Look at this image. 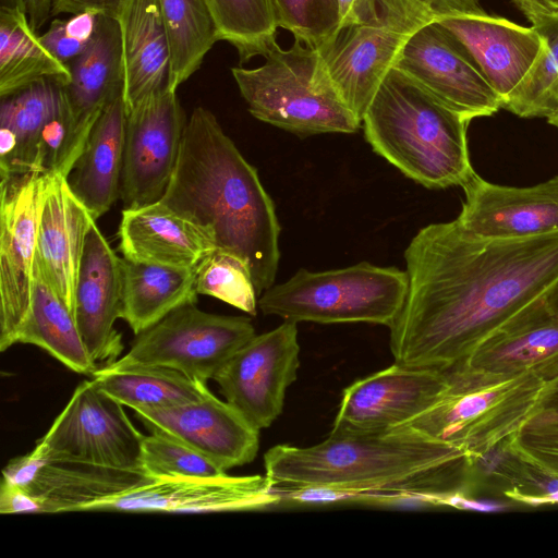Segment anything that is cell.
<instances>
[{"instance_id":"6da1fadb","label":"cell","mask_w":558,"mask_h":558,"mask_svg":"<svg viewBox=\"0 0 558 558\" xmlns=\"http://www.w3.org/2000/svg\"><path fill=\"white\" fill-rule=\"evenodd\" d=\"M404 258L408 294L389 328L395 363L450 371L558 279V231L485 238L454 219L422 228Z\"/></svg>"},{"instance_id":"7a4b0ae2","label":"cell","mask_w":558,"mask_h":558,"mask_svg":"<svg viewBox=\"0 0 558 558\" xmlns=\"http://www.w3.org/2000/svg\"><path fill=\"white\" fill-rule=\"evenodd\" d=\"M274 486L340 489L343 501L444 505L476 490L472 458L461 448L400 426L385 432L331 429L311 447L277 445L264 456Z\"/></svg>"},{"instance_id":"3957f363","label":"cell","mask_w":558,"mask_h":558,"mask_svg":"<svg viewBox=\"0 0 558 558\" xmlns=\"http://www.w3.org/2000/svg\"><path fill=\"white\" fill-rule=\"evenodd\" d=\"M160 202L243 260L258 295L274 286L280 257L274 202L209 109L195 107L187 119Z\"/></svg>"},{"instance_id":"277c9868","label":"cell","mask_w":558,"mask_h":558,"mask_svg":"<svg viewBox=\"0 0 558 558\" xmlns=\"http://www.w3.org/2000/svg\"><path fill=\"white\" fill-rule=\"evenodd\" d=\"M373 150L427 189L463 186L475 173L469 121L392 68L362 120Z\"/></svg>"},{"instance_id":"5b68a950","label":"cell","mask_w":558,"mask_h":558,"mask_svg":"<svg viewBox=\"0 0 558 558\" xmlns=\"http://www.w3.org/2000/svg\"><path fill=\"white\" fill-rule=\"evenodd\" d=\"M437 401L403 426L459 447L472 460L512 438L538 410L547 383L532 373H493L469 366L445 371Z\"/></svg>"},{"instance_id":"8992f818","label":"cell","mask_w":558,"mask_h":558,"mask_svg":"<svg viewBox=\"0 0 558 558\" xmlns=\"http://www.w3.org/2000/svg\"><path fill=\"white\" fill-rule=\"evenodd\" d=\"M264 58L257 68L231 69L253 117L299 136L360 129L316 48L298 39L288 49L276 43Z\"/></svg>"},{"instance_id":"52a82bcc","label":"cell","mask_w":558,"mask_h":558,"mask_svg":"<svg viewBox=\"0 0 558 558\" xmlns=\"http://www.w3.org/2000/svg\"><path fill=\"white\" fill-rule=\"evenodd\" d=\"M408 288L407 271L367 262L318 272L300 269L264 291L258 308L295 323H373L390 328Z\"/></svg>"},{"instance_id":"ba28073f","label":"cell","mask_w":558,"mask_h":558,"mask_svg":"<svg viewBox=\"0 0 558 558\" xmlns=\"http://www.w3.org/2000/svg\"><path fill=\"white\" fill-rule=\"evenodd\" d=\"M248 317L207 313L186 304L136 335L114 365L147 364L177 369L207 384L255 336Z\"/></svg>"},{"instance_id":"9c48e42d","label":"cell","mask_w":558,"mask_h":558,"mask_svg":"<svg viewBox=\"0 0 558 558\" xmlns=\"http://www.w3.org/2000/svg\"><path fill=\"white\" fill-rule=\"evenodd\" d=\"M123 407L93 378L83 380L29 453L38 459L142 470L144 435Z\"/></svg>"},{"instance_id":"30bf717a","label":"cell","mask_w":558,"mask_h":558,"mask_svg":"<svg viewBox=\"0 0 558 558\" xmlns=\"http://www.w3.org/2000/svg\"><path fill=\"white\" fill-rule=\"evenodd\" d=\"M46 174L1 177L0 183V350L16 343L29 311L37 226Z\"/></svg>"},{"instance_id":"8fae6325","label":"cell","mask_w":558,"mask_h":558,"mask_svg":"<svg viewBox=\"0 0 558 558\" xmlns=\"http://www.w3.org/2000/svg\"><path fill=\"white\" fill-rule=\"evenodd\" d=\"M393 68L469 122L502 109L472 57L438 21L423 24L408 37Z\"/></svg>"},{"instance_id":"7c38bea8","label":"cell","mask_w":558,"mask_h":558,"mask_svg":"<svg viewBox=\"0 0 558 558\" xmlns=\"http://www.w3.org/2000/svg\"><path fill=\"white\" fill-rule=\"evenodd\" d=\"M298 323L255 335L218 371L214 380L226 400L256 428L269 427L281 414L287 388L300 366Z\"/></svg>"},{"instance_id":"4fadbf2b","label":"cell","mask_w":558,"mask_h":558,"mask_svg":"<svg viewBox=\"0 0 558 558\" xmlns=\"http://www.w3.org/2000/svg\"><path fill=\"white\" fill-rule=\"evenodd\" d=\"M187 119L165 87L126 113L120 198L124 208L158 202L173 173Z\"/></svg>"},{"instance_id":"5bb4252c","label":"cell","mask_w":558,"mask_h":558,"mask_svg":"<svg viewBox=\"0 0 558 558\" xmlns=\"http://www.w3.org/2000/svg\"><path fill=\"white\" fill-rule=\"evenodd\" d=\"M420 26L381 14L339 27L316 48L337 92L361 123L402 46Z\"/></svg>"},{"instance_id":"9a60e30c","label":"cell","mask_w":558,"mask_h":558,"mask_svg":"<svg viewBox=\"0 0 558 558\" xmlns=\"http://www.w3.org/2000/svg\"><path fill=\"white\" fill-rule=\"evenodd\" d=\"M2 478L27 493L38 513L89 511L102 500L155 481L142 470L38 459L31 453L9 461Z\"/></svg>"},{"instance_id":"2e32d148","label":"cell","mask_w":558,"mask_h":558,"mask_svg":"<svg viewBox=\"0 0 558 558\" xmlns=\"http://www.w3.org/2000/svg\"><path fill=\"white\" fill-rule=\"evenodd\" d=\"M447 384L445 371L395 363L343 390L331 429L385 432L403 426L428 410Z\"/></svg>"},{"instance_id":"e0dca14e","label":"cell","mask_w":558,"mask_h":558,"mask_svg":"<svg viewBox=\"0 0 558 558\" xmlns=\"http://www.w3.org/2000/svg\"><path fill=\"white\" fill-rule=\"evenodd\" d=\"M265 475L172 476L96 504L93 510L205 513L262 509L280 504Z\"/></svg>"},{"instance_id":"ac0fdd59","label":"cell","mask_w":558,"mask_h":558,"mask_svg":"<svg viewBox=\"0 0 558 558\" xmlns=\"http://www.w3.org/2000/svg\"><path fill=\"white\" fill-rule=\"evenodd\" d=\"M134 412L150 433L183 442L226 471L252 462L258 451L259 429L211 392L197 401Z\"/></svg>"},{"instance_id":"d6986e66","label":"cell","mask_w":558,"mask_h":558,"mask_svg":"<svg viewBox=\"0 0 558 558\" xmlns=\"http://www.w3.org/2000/svg\"><path fill=\"white\" fill-rule=\"evenodd\" d=\"M122 316V258L99 230L90 226L74 291V318L83 343L98 366L116 362L123 351L114 328Z\"/></svg>"},{"instance_id":"ffe728a7","label":"cell","mask_w":558,"mask_h":558,"mask_svg":"<svg viewBox=\"0 0 558 558\" xmlns=\"http://www.w3.org/2000/svg\"><path fill=\"white\" fill-rule=\"evenodd\" d=\"M462 189L465 199L457 219L477 235L520 239L558 231V175L517 187L474 173Z\"/></svg>"},{"instance_id":"44dd1931","label":"cell","mask_w":558,"mask_h":558,"mask_svg":"<svg viewBox=\"0 0 558 558\" xmlns=\"http://www.w3.org/2000/svg\"><path fill=\"white\" fill-rule=\"evenodd\" d=\"M437 21L465 48L502 106L546 48V39L535 26H522L486 12Z\"/></svg>"},{"instance_id":"7402d4cb","label":"cell","mask_w":558,"mask_h":558,"mask_svg":"<svg viewBox=\"0 0 558 558\" xmlns=\"http://www.w3.org/2000/svg\"><path fill=\"white\" fill-rule=\"evenodd\" d=\"M96 221L73 193L68 177L46 174L34 265L74 314V291L86 235Z\"/></svg>"},{"instance_id":"603a6c76","label":"cell","mask_w":558,"mask_h":558,"mask_svg":"<svg viewBox=\"0 0 558 558\" xmlns=\"http://www.w3.org/2000/svg\"><path fill=\"white\" fill-rule=\"evenodd\" d=\"M462 366L507 375L532 373L547 384L557 380L558 316L544 295L538 298L488 336Z\"/></svg>"},{"instance_id":"cb8c5ba5","label":"cell","mask_w":558,"mask_h":558,"mask_svg":"<svg viewBox=\"0 0 558 558\" xmlns=\"http://www.w3.org/2000/svg\"><path fill=\"white\" fill-rule=\"evenodd\" d=\"M118 238L124 258L177 268H194L216 250L204 228L160 201L123 208Z\"/></svg>"},{"instance_id":"d4e9b609","label":"cell","mask_w":558,"mask_h":558,"mask_svg":"<svg viewBox=\"0 0 558 558\" xmlns=\"http://www.w3.org/2000/svg\"><path fill=\"white\" fill-rule=\"evenodd\" d=\"M70 80L63 86L77 146L83 150L98 117L122 96L123 71L117 21L98 15L96 31L84 51L69 64Z\"/></svg>"},{"instance_id":"484cf974","label":"cell","mask_w":558,"mask_h":558,"mask_svg":"<svg viewBox=\"0 0 558 558\" xmlns=\"http://www.w3.org/2000/svg\"><path fill=\"white\" fill-rule=\"evenodd\" d=\"M117 21L126 113L167 87L170 47L158 0H122Z\"/></svg>"},{"instance_id":"4316f807","label":"cell","mask_w":558,"mask_h":558,"mask_svg":"<svg viewBox=\"0 0 558 558\" xmlns=\"http://www.w3.org/2000/svg\"><path fill=\"white\" fill-rule=\"evenodd\" d=\"M126 110L122 96L106 106L68 177L69 184L97 220L120 198Z\"/></svg>"},{"instance_id":"83f0119b","label":"cell","mask_w":558,"mask_h":558,"mask_svg":"<svg viewBox=\"0 0 558 558\" xmlns=\"http://www.w3.org/2000/svg\"><path fill=\"white\" fill-rule=\"evenodd\" d=\"M63 104V85L53 80L38 81L1 97L0 177L35 172L43 128Z\"/></svg>"},{"instance_id":"f1b7e54d","label":"cell","mask_w":558,"mask_h":558,"mask_svg":"<svg viewBox=\"0 0 558 558\" xmlns=\"http://www.w3.org/2000/svg\"><path fill=\"white\" fill-rule=\"evenodd\" d=\"M195 267L134 262L122 257V316L135 335L169 313L197 301Z\"/></svg>"},{"instance_id":"f546056e","label":"cell","mask_w":558,"mask_h":558,"mask_svg":"<svg viewBox=\"0 0 558 558\" xmlns=\"http://www.w3.org/2000/svg\"><path fill=\"white\" fill-rule=\"evenodd\" d=\"M16 343L37 345L80 374L93 375L98 368L83 343L73 312L35 265L31 306Z\"/></svg>"},{"instance_id":"4dcf8cb0","label":"cell","mask_w":558,"mask_h":558,"mask_svg":"<svg viewBox=\"0 0 558 558\" xmlns=\"http://www.w3.org/2000/svg\"><path fill=\"white\" fill-rule=\"evenodd\" d=\"M92 376L106 395L134 411L197 401L210 392L207 384L160 365L109 364Z\"/></svg>"},{"instance_id":"1f68e13d","label":"cell","mask_w":558,"mask_h":558,"mask_svg":"<svg viewBox=\"0 0 558 558\" xmlns=\"http://www.w3.org/2000/svg\"><path fill=\"white\" fill-rule=\"evenodd\" d=\"M70 76L69 65L43 45L26 12L0 10V97L43 80L64 86Z\"/></svg>"},{"instance_id":"d6a6232c","label":"cell","mask_w":558,"mask_h":558,"mask_svg":"<svg viewBox=\"0 0 558 558\" xmlns=\"http://www.w3.org/2000/svg\"><path fill=\"white\" fill-rule=\"evenodd\" d=\"M170 47L167 87L177 90L219 40L208 0H158Z\"/></svg>"},{"instance_id":"836d02e7","label":"cell","mask_w":558,"mask_h":558,"mask_svg":"<svg viewBox=\"0 0 558 558\" xmlns=\"http://www.w3.org/2000/svg\"><path fill=\"white\" fill-rule=\"evenodd\" d=\"M219 40L228 41L241 63L264 57L277 43L269 0H208Z\"/></svg>"},{"instance_id":"e575fe53","label":"cell","mask_w":558,"mask_h":558,"mask_svg":"<svg viewBox=\"0 0 558 558\" xmlns=\"http://www.w3.org/2000/svg\"><path fill=\"white\" fill-rule=\"evenodd\" d=\"M536 28L546 48L502 109L521 118L547 119L558 108V21Z\"/></svg>"},{"instance_id":"d590c367","label":"cell","mask_w":558,"mask_h":558,"mask_svg":"<svg viewBox=\"0 0 558 558\" xmlns=\"http://www.w3.org/2000/svg\"><path fill=\"white\" fill-rule=\"evenodd\" d=\"M198 294L216 298L250 315H256L258 293L243 260L221 250L208 253L195 267Z\"/></svg>"},{"instance_id":"8d00e7d4","label":"cell","mask_w":558,"mask_h":558,"mask_svg":"<svg viewBox=\"0 0 558 558\" xmlns=\"http://www.w3.org/2000/svg\"><path fill=\"white\" fill-rule=\"evenodd\" d=\"M142 470L150 477L218 476L227 471L217 463L169 436L144 435L141 454Z\"/></svg>"},{"instance_id":"74e56055","label":"cell","mask_w":558,"mask_h":558,"mask_svg":"<svg viewBox=\"0 0 558 558\" xmlns=\"http://www.w3.org/2000/svg\"><path fill=\"white\" fill-rule=\"evenodd\" d=\"M277 27L318 48L340 27L338 0H269Z\"/></svg>"},{"instance_id":"f35d334b","label":"cell","mask_w":558,"mask_h":558,"mask_svg":"<svg viewBox=\"0 0 558 558\" xmlns=\"http://www.w3.org/2000/svg\"><path fill=\"white\" fill-rule=\"evenodd\" d=\"M507 445L529 463L558 478V417H532Z\"/></svg>"},{"instance_id":"ab89813d","label":"cell","mask_w":558,"mask_h":558,"mask_svg":"<svg viewBox=\"0 0 558 558\" xmlns=\"http://www.w3.org/2000/svg\"><path fill=\"white\" fill-rule=\"evenodd\" d=\"M381 14L423 25L447 16L480 14V0H374Z\"/></svg>"},{"instance_id":"60d3db41","label":"cell","mask_w":558,"mask_h":558,"mask_svg":"<svg viewBox=\"0 0 558 558\" xmlns=\"http://www.w3.org/2000/svg\"><path fill=\"white\" fill-rule=\"evenodd\" d=\"M43 45L58 60L66 65L78 57L88 43H83L70 36L65 29V20L54 17L47 31L39 36Z\"/></svg>"},{"instance_id":"b9f144b4","label":"cell","mask_w":558,"mask_h":558,"mask_svg":"<svg viewBox=\"0 0 558 558\" xmlns=\"http://www.w3.org/2000/svg\"><path fill=\"white\" fill-rule=\"evenodd\" d=\"M122 0H51L50 17L85 11L114 17Z\"/></svg>"},{"instance_id":"7bdbcfd3","label":"cell","mask_w":558,"mask_h":558,"mask_svg":"<svg viewBox=\"0 0 558 558\" xmlns=\"http://www.w3.org/2000/svg\"><path fill=\"white\" fill-rule=\"evenodd\" d=\"M2 514L38 513L35 501L17 485L2 478L0 487Z\"/></svg>"},{"instance_id":"ee69618b","label":"cell","mask_w":558,"mask_h":558,"mask_svg":"<svg viewBox=\"0 0 558 558\" xmlns=\"http://www.w3.org/2000/svg\"><path fill=\"white\" fill-rule=\"evenodd\" d=\"M338 5L340 27L367 23L381 15L374 0H338Z\"/></svg>"},{"instance_id":"f6af8a7d","label":"cell","mask_w":558,"mask_h":558,"mask_svg":"<svg viewBox=\"0 0 558 558\" xmlns=\"http://www.w3.org/2000/svg\"><path fill=\"white\" fill-rule=\"evenodd\" d=\"M532 26L541 27L558 21V0H512Z\"/></svg>"},{"instance_id":"bcb514c9","label":"cell","mask_w":558,"mask_h":558,"mask_svg":"<svg viewBox=\"0 0 558 558\" xmlns=\"http://www.w3.org/2000/svg\"><path fill=\"white\" fill-rule=\"evenodd\" d=\"M98 21V14L85 11L76 13L65 20V29L68 34L83 43H89Z\"/></svg>"},{"instance_id":"7dc6e473","label":"cell","mask_w":558,"mask_h":558,"mask_svg":"<svg viewBox=\"0 0 558 558\" xmlns=\"http://www.w3.org/2000/svg\"><path fill=\"white\" fill-rule=\"evenodd\" d=\"M534 418H553L558 417V379L547 384L541 401L537 413Z\"/></svg>"},{"instance_id":"c3c4849f","label":"cell","mask_w":558,"mask_h":558,"mask_svg":"<svg viewBox=\"0 0 558 558\" xmlns=\"http://www.w3.org/2000/svg\"><path fill=\"white\" fill-rule=\"evenodd\" d=\"M25 4L32 28L39 29L50 17L51 0H25Z\"/></svg>"},{"instance_id":"681fc988","label":"cell","mask_w":558,"mask_h":558,"mask_svg":"<svg viewBox=\"0 0 558 558\" xmlns=\"http://www.w3.org/2000/svg\"><path fill=\"white\" fill-rule=\"evenodd\" d=\"M544 300L550 311L558 316V279L545 292Z\"/></svg>"},{"instance_id":"f907efd6","label":"cell","mask_w":558,"mask_h":558,"mask_svg":"<svg viewBox=\"0 0 558 558\" xmlns=\"http://www.w3.org/2000/svg\"><path fill=\"white\" fill-rule=\"evenodd\" d=\"M0 10L26 12L25 0H0Z\"/></svg>"},{"instance_id":"816d5d0a","label":"cell","mask_w":558,"mask_h":558,"mask_svg":"<svg viewBox=\"0 0 558 558\" xmlns=\"http://www.w3.org/2000/svg\"><path fill=\"white\" fill-rule=\"evenodd\" d=\"M547 122L549 124H551L553 126L557 128L558 129V108L557 110L551 114L549 116L547 119Z\"/></svg>"}]
</instances>
